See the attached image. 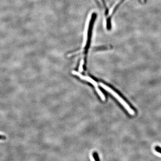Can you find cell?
I'll list each match as a JSON object with an SVG mask.
<instances>
[{
  "mask_svg": "<svg viewBox=\"0 0 161 161\" xmlns=\"http://www.w3.org/2000/svg\"><path fill=\"white\" fill-rule=\"evenodd\" d=\"M97 15L95 13H92L90 17V19L88 23L87 31H86V38H85V43L84 46L82 48V50L79 51L78 52H75L73 54H70L68 55L69 56H72L73 55L78 54L80 52H81L86 56L87 54L89 48L91 47V42L93 30L94 27V24L95 21L96 19Z\"/></svg>",
  "mask_w": 161,
  "mask_h": 161,
  "instance_id": "6da1fadb",
  "label": "cell"
},
{
  "mask_svg": "<svg viewBox=\"0 0 161 161\" xmlns=\"http://www.w3.org/2000/svg\"><path fill=\"white\" fill-rule=\"evenodd\" d=\"M99 84L103 89H104L106 91H107L108 92L111 93L112 95L114 97H115L118 100V101H119L121 103V104L124 106L125 108L127 109L128 111H129V112H130V113L132 112L129 106H128V104L126 103V102H125L123 98H122L120 95L118 94L117 92H115V91L111 89V88L109 87L107 85H106L104 84H103L102 83H99Z\"/></svg>",
  "mask_w": 161,
  "mask_h": 161,
  "instance_id": "7a4b0ae2",
  "label": "cell"
},
{
  "mask_svg": "<svg viewBox=\"0 0 161 161\" xmlns=\"http://www.w3.org/2000/svg\"><path fill=\"white\" fill-rule=\"evenodd\" d=\"M72 74L74 75L78 76L82 80H85L86 81H88L89 83H91L95 87H97V86H98L97 83L95 81V80L92 79L90 77L83 76L81 74H80L79 72H77V71H73Z\"/></svg>",
  "mask_w": 161,
  "mask_h": 161,
  "instance_id": "3957f363",
  "label": "cell"
},
{
  "mask_svg": "<svg viewBox=\"0 0 161 161\" xmlns=\"http://www.w3.org/2000/svg\"><path fill=\"white\" fill-rule=\"evenodd\" d=\"M112 47H111V46H99V47H95L94 48V50H95V51H98V50H107V49H111Z\"/></svg>",
  "mask_w": 161,
  "mask_h": 161,
  "instance_id": "277c9868",
  "label": "cell"
},
{
  "mask_svg": "<svg viewBox=\"0 0 161 161\" xmlns=\"http://www.w3.org/2000/svg\"><path fill=\"white\" fill-rule=\"evenodd\" d=\"M95 89L97 92L98 93V94H99L100 97L102 99V100H103V101H105V99H106L105 96L103 95V92L100 91V89H99L97 87H95Z\"/></svg>",
  "mask_w": 161,
  "mask_h": 161,
  "instance_id": "5b68a950",
  "label": "cell"
},
{
  "mask_svg": "<svg viewBox=\"0 0 161 161\" xmlns=\"http://www.w3.org/2000/svg\"><path fill=\"white\" fill-rule=\"evenodd\" d=\"M84 61L83 59L81 60V62H80V66H79V72H82V71L83 70V65H84Z\"/></svg>",
  "mask_w": 161,
  "mask_h": 161,
  "instance_id": "8992f818",
  "label": "cell"
},
{
  "mask_svg": "<svg viewBox=\"0 0 161 161\" xmlns=\"http://www.w3.org/2000/svg\"><path fill=\"white\" fill-rule=\"evenodd\" d=\"M155 150L156 152H158L159 154H161V148L159 146H156L155 147Z\"/></svg>",
  "mask_w": 161,
  "mask_h": 161,
  "instance_id": "52a82bcc",
  "label": "cell"
},
{
  "mask_svg": "<svg viewBox=\"0 0 161 161\" xmlns=\"http://www.w3.org/2000/svg\"><path fill=\"white\" fill-rule=\"evenodd\" d=\"M6 137H5V136L0 135V140H4L6 139Z\"/></svg>",
  "mask_w": 161,
  "mask_h": 161,
  "instance_id": "ba28073f",
  "label": "cell"
},
{
  "mask_svg": "<svg viewBox=\"0 0 161 161\" xmlns=\"http://www.w3.org/2000/svg\"><path fill=\"white\" fill-rule=\"evenodd\" d=\"M91 160H92V161H95V159H94V158H93L92 156H91Z\"/></svg>",
  "mask_w": 161,
  "mask_h": 161,
  "instance_id": "9c48e42d",
  "label": "cell"
}]
</instances>
